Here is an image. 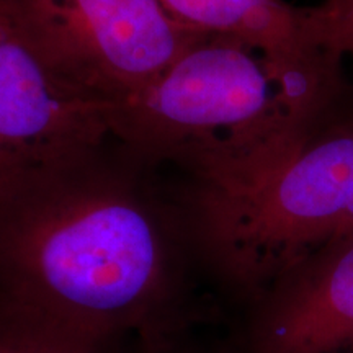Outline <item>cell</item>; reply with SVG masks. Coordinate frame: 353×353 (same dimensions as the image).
Listing matches in <instances>:
<instances>
[{"mask_svg": "<svg viewBox=\"0 0 353 353\" xmlns=\"http://www.w3.org/2000/svg\"><path fill=\"white\" fill-rule=\"evenodd\" d=\"M304 25L312 46L330 61L353 54V0H325L304 8Z\"/></svg>", "mask_w": 353, "mask_h": 353, "instance_id": "cell-9", "label": "cell"}, {"mask_svg": "<svg viewBox=\"0 0 353 353\" xmlns=\"http://www.w3.org/2000/svg\"><path fill=\"white\" fill-rule=\"evenodd\" d=\"M180 25L241 39L262 52L281 77L322 107L330 87V63L309 41L304 8L285 0H159Z\"/></svg>", "mask_w": 353, "mask_h": 353, "instance_id": "cell-7", "label": "cell"}, {"mask_svg": "<svg viewBox=\"0 0 353 353\" xmlns=\"http://www.w3.org/2000/svg\"><path fill=\"white\" fill-rule=\"evenodd\" d=\"M317 112L262 52L203 33L148 87L113 103L110 130L139 161L216 187L296 141Z\"/></svg>", "mask_w": 353, "mask_h": 353, "instance_id": "cell-2", "label": "cell"}, {"mask_svg": "<svg viewBox=\"0 0 353 353\" xmlns=\"http://www.w3.org/2000/svg\"><path fill=\"white\" fill-rule=\"evenodd\" d=\"M17 7L57 76L108 103L148 87L203 34L159 0H17Z\"/></svg>", "mask_w": 353, "mask_h": 353, "instance_id": "cell-5", "label": "cell"}, {"mask_svg": "<svg viewBox=\"0 0 353 353\" xmlns=\"http://www.w3.org/2000/svg\"><path fill=\"white\" fill-rule=\"evenodd\" d=\"M144 353H234V348L229 337L219 341L206 339L200 329Z\"/></svg>", "mask_w": 353, "mask_h": 353, "instance_id": "cell-10", "label": "cell"}, {"mask_svg": "<svg viewBox=\"0 0 353 353\" xmlns=\"http://www.w3.org/2000/svg\"><path fill=\"white\" fill-rule=\"evenodd\" d=\"M141 179L99 156L0 200V316L123 353L213 324L187 196L172 200Z\"/></svg>", "mask_w": 353, "mask_h": 353, "instance_id": "cell-1", "label": "cell"}, {"mask_svg": "<svg viewBox=\"0 0 353 353\" xmlns=\"http://www.w3.org/2000/svg\"><path fill=\"white\" fill-rule=\"evenodd\" d=\"M0 353H123L50 324L0 316Z\"/></svg>", "mask_w": 353, "mask_h": 353, "instance_id": "cell-8", "label": "cell"}, {"mask_svg": "<svg viewBox=\"0 0 353 353\" xmlns=\"http://www.w3.org/2000/svg\"><path fill=\"white\" fill-rule=\"evenodd\" d=\"M229 341L234 353H353V236L286 273Z\"/></svg>", "mask_w": 353, "mask_h": 353, "instance_id": "cell-6", "label": "cell"}, {"mask_svg": "<svg viewBox=\"0 0 353 353\" xmlns=\"http://www.w3.org/2000/svg\"><path fill=\"white\" fill-rule=\"evenodd\" d=\"M112 107L57 76L17 0H0V200L95 161L112 138Z\"/></svg>", "mask_w": 353, "mask_h": 353, "instance_id": "cell-4", "label": "cell"}, {"mask_svg": "<svg viewBox=\"0 0 353 353\" xmlns=\"http://www.w3.org/2000/svg\"><path fill=\"white\" fill-rule=\"evenodd\" d=\"M187 203L211 283L244 311L353 236V125L307 130L239 179L195 187Z\"/></svg>", "mask_w": 353, "mask_h": 353, "instance_id": "cell-3", "label": "cell"}]
</instances>
